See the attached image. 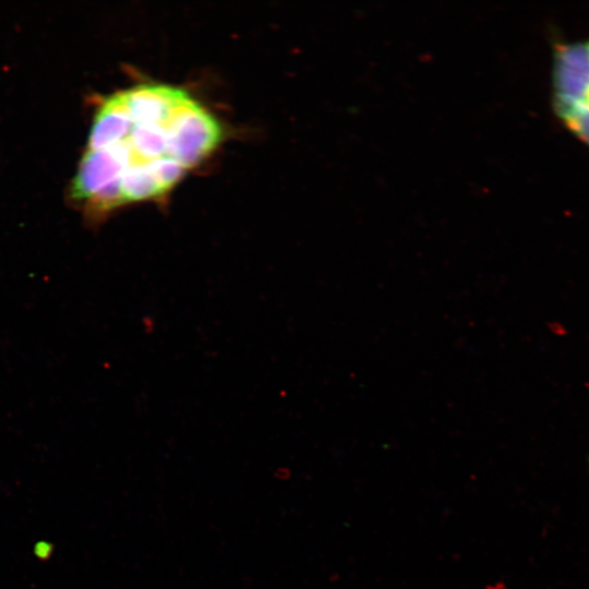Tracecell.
<instances>
[{
    "label": "cell",
    "mask_w": 589,
    "mask_h": 589,
    "mask_svg": "<svg viewBox=\"0 0 589 589\" xmlns=\"http://www.w3.org/2000/svg\"><path fill=\"white\" fill-rule=\"evenodd\" d=\"M552 104L557 117L589 109V38L554 44Z\"/></svg>",
    "instance_id": "obj_2"
},
{
    "label": "cell",
    "mask_w": 589,
    "mask_h": 589,
    "mask_svg": "<svg viewBox=\"0 0 589 589\" xmlns=\"http://www.w3.org/2000/svg\"><path fill=\"white\" fill-rule=\"evenodd\" d=\"M567 129L589 146V109H576L560 117Z\"/></svg>",
    "instance_id": "obj_3"
},
{
    "label": "cell",
    "mask_w": 589,
    "mask_h": 589,
    "mask_svg": "<svg viewBox=\"0 0 589 589\" xmlns=\"http://www.w3.org/2000/svg\"><path fill=\"white\" fill-rule=\"evenodd\" d=\"M218 119L188 91L144 83L104 98L71 187L92 218L153 201L219 145Z\"/></svg>",
    "instance_id": "obj_1"
}]
</instances>
